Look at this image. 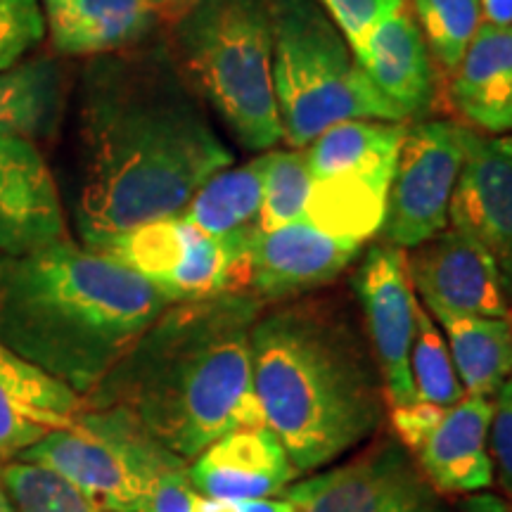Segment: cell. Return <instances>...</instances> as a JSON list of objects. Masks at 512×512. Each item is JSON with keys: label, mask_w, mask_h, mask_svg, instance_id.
<instances>
[{"label": "cell", "mask_w": 512, "mask_h": 512, "mask_svg": "<svg viewBox=\"0 0 512 512\" xmlns=\"http://www.w3.org/2000/svg\"><path fill=\"white\" fill-rule=\"evenodd\" d=\"M53 53L98 57L138 46L157 27L155 0H41Z\"/></svg>", "instance_id": "19"}, {"label": "cell", "mask_w": 512, "mask_h": 512, "mask_svg": "<svg viewBox=\"0 0 512 512\" xmlns=\"http://www.w3.org/2000/svg\"><path fill=\"white\" fill-rule=\"evenodd\" d=\"M192 233L195 228L183 216H169V219L143 223L124 235H117L98 247V252L112 256L119 264L159 287L183 264Z\"/></svg>", "instance_id": "25"}, {"label": "cell", "mask_w": 512, "mask_h": 512, "mask_svg": "<svg viewBox=\"0 0 512 512\" xmlns=\"http://www.w3.org/2000/svg\"><path fill=\"white\" fill-rule=\"evenodd\" d=\"M166 43L240 145L271 150L283 138L268 0H183Z\"/></svg>", "instance_id": "5"}, {"label": "cell", "mask_w": 512, "mask_h": 512, "mask_svg": "<svg viewBox=\"0 0 512 512\" xmlns=\"http://www.w3.org/2000/svg\"><path fill=\"white\" fill-rule=\"evenodd\" d=\"M351 50L370 86L392 102L403 119L430 105L434 95L432 57L411 12H394Z\"/></svg>", "instance_id": "18"}, {"label": "cell", "mask_w": 512, "mask_h": 512, "mask_svg": "<svg viewBox=\"0 0 512 512\" xmlns=\"http://www.w3.org/2000/svg\"><path fill=\"white\" fill-rule=\"evenodd\" d=\"M192 512H297V505L287 498H256V501H219V498H197Z\"/></svg>", "instance_id": "34"}, {"label": "cell", "mask_w": 512, "mask_h": 512, "mask_svg": "<svg viewBox=\"0 0 512 512\" xmlns=\"http://www.w3.org/2000/svg\"><path fill=\"white\" fill-rule=\"evenodd\" d=\"M0 256H3V254H0Z\"/></svg>", "instance_id": "39"}, {"label": "cell", "mask_w": 512, "mask_h": 512, "mask_svg": "<svg viewBox=\"0 0 512 512\" xmlns=\"http://www.w3.org/2000/svg\"><path fill=\"white\" fill-rule=\"evenodd\" d=\"M0 512H19L17 505L12 503V498L8 491H5V486L0 484Z\"/></svg>", "instance_id": "37"}, {"label": "cell", "mask_w": 512, "mask_h": 512, "mask_svg": "<svg viewBox=\"0 0 512 512\" xmlns=\"http://www.w3.org/2000/svg\"><path fill=\"white\" fill-rule=\"evenodd\" d=\"M448 221L494 256L512 299V136L508 133L491 136L467 128Z\"/></svg>", "instance_id": "12"}, {"label": "cell", "mask_w": 512, "mask_h": 512, "mask_svg": "<svg viewBox=\"0 0 512 512\" xmlns=\"http://www.w3.org/2000/svg\"><path fill=\"white\" fill-rule=\"evenodd\" d=\"M169 306L143 275L72 240L0 256V342L83 399Z\"/></svg>", "instance_id": "3"}, {"label": "cell", "mask_w": 512, "mask_h": 512, "mask_svg": "<svg viewBox=\"0 0 512 512\" xmlns=\"http://www.w3.org/2000/svg\"><path fill=\"white\" fill-rule=\"evenodd\" d=\"M273 24V86L287 145L302 150L351 119L403 121L370 86L354 50L318 0H268Z\"/></svg>", "instance_id": "6"}, {"label": "cell", "mask_w": 512, "mask_h": 512, "mask_svg": "<svg viewBox=\"0 0 512 512\" xmlns=\"http://www.w3.org/2000/svg\"><path fill=\"white\" fill-rule=\"evenodd\" d=\"M264 195V155L238 169H223L197 190L183 219L219 240L249 238L259 230Z\"/></svg>", "instance_id": "24"}, {"label": "cell", "mask_w": 512, "mask_h": 512, "mask_svg": "<svg viewBox=\"0 0 512 512\" xmlns=\"http://www.w3.org/2000/svg\"><path fill=\"white\" fill-rule=\"evenodd\" d=\"M444 413L446 408L437 406V403L418 399L413 403H403V406H392L389 422H392L396 439H399L413 456H418L422 446L427 444V439L432 437V432L437 430Z\"/></svg>", "instance_id": "32"}, {"label": "cell", "mask_w": 512, "mask_h": 512, "mask_svg": "<svg viewBox=\"0 0 512 512\" xmlns=\"http://www.w3.org/2000/svg\"><path fill=\"white\" fill-rule=\"evenodd\" d=\"M17 460L53 472L110 512H152L159 484L190 465L119 406H83Z\"/></svg>", "instance_id": "7"}, {"label": "cell", "mask_w": 512, "mask_h": 512, "mask_svg": "<svg viewBox=\"0 0 512 512\" xmlns=\"http://www.w3.org/2000/svg\"><path fill=\"white\" fill-rule=\"evenodd\" d=\"M0 484L19 512H110L88 501L81 491L53 472L24 460L0 465Z\"/></svg>", "instance_id": "29"}, {"label": "cell", "mask_w": 512, "mask_h": 512, "mask_svg": "<svg viewBox=\"0 0 512 512\" xmlns=\"http://www.w3.org/2000/svg\"><path fill=\"white\" fill-rule=\"evenodd\" d=\"M427 48L446 69H456L482 27L479 0H411Z\"/></svg>", "instance_id": "27"}, {"label": "cell", "mask_w": 512, "mask_h": 512, "mask_svg": "<svg viewBox=\"0 0 512 512\" xmlns=\"http://www.w3.org/2000/svg\"><path fill=\"white\" fill-rule=\"evenodd\" d=\"M451 102L467 124L491 136L512 131V24H482L453 69Z\"/></svg>", "instance_id": "21"}, {"label": "cell", "mask_w": 512, "mask_h": 512, "mask_svg": "<svg viewBox=\"0 0 512 512\" xmlns=\"http://www.w3.org/2000/svg\"><path fill=\"white\" fill-rule=\"evenodd\" d=\"M411 373L418 399L437 403L441 408H451L463 399L465 392L460 387L456 366H453L451 351L446 337L434 323V318L415 304V335L411 347Z\"/></svg>", "instance_id": "28"}, {"label": "cell", "mask_w": 512, "mask_h": 512, "mask_svg": "<svg viewBox=\"0 0 512 512\" xmlns=\"http://www.w3.org/2000/svg\"><path fill=\"white\" fill-rule=\"evenodd\" d=\"M354 290L366 313L370 349L380 368L389 406L418 401L411 373L418 299L403 249L389 242L370 247L354 275Z\"/></svg>", "instance_id": "11"}, {"label": "cell", "mask_w": 512, "mask_h": 512, "mask_svg": "<svg viewBox=\"0 0 512 512\" xmlns=\"http://www.w3.org/2000/svg\"><path fill=\"white\" fill-rule=\"evenodd\" d=\"M351 48L366 38L377 24L403 10V0H318Z\"/></svg>", "instance_id": "31"}, {"label": "cell", "mask_w": 512, "mask_h": 512, "mask_svg": "<svg viewBox=\"0 0 512 512\" xmlns=\"http://www.w3.org/2000/svg\"><path fill=\"white\" fill-rule=\"evenodd\" d=\"M259 316L261 299L252 292L171 304L83 406L126 408L192 463L228 432L266 425L252 375Z\"/></svg>", "instance_id": "2"}, {"label": "cell", "mask_w": 512, "mask_h": 512, "mask_svg": "<svg viewBox=\"0 0 512 512\" xmlns=\"http://www.w3.org/2000/svg\"><path fill=\"white\" fill-rule=\"evenodd\" d=\"M467 126L422 121L406 128L382 233L394 247H418L448 226V207L465 157Z\"/></svg>", "instance_id": "10"}, {"label": "cell", "mask_w": 512, "mask_h": 512, "mask_svg": "<svg viewBox=\"0 0 512 512\" xmlns=\"http://www.w3.org/2000/svg\"><path fill=\"white\" fill-rule=\"evenodd\" d=\"M46 38L41 0H0V74L24 62Z\"/></svg>", "instance_id": "30"}, {"label": "cell", "mask_w": 512, "mask_h": 512, "mask_svg": "<svg viewBox=\"0 0 512 512\" xmlns=\"http://www.w3.org/2000/svg\"><path fill=\"white\" fill-rule=\"evenodd\" d=\"M67 105V74L57 57H34L0 74V138L38 143L53 136Z\"/></svg>", "instance_id": "23"}, {"label": "cell", "mask_w": 512, "mask_h": 512, "mask_svg": "<svg viewBox=\"0 0 512 512\" xmlns=\"http://www.w3.org/2000/svg\"><path fill=\"white\" fill-rule=\"evenodd\" d=\"M280 496L297 505V512H460L392 437L323 475L290 484Z\"/></svg>", "instance_id": "9"}, {"label": "cell", "mask_w": 512, "mask_h": 512, "mask_svg": "<svg viewBox=\"0 0 512 512\" xmlns=\"http://www.w3.org/2000/svg\"><path fill=\"white\" fill-rule=\"evenodd\" d=\"M74 152V219L91 249L143 223L181 216L197 190L233 164L166 41L86 62Z\"/></svg>", "instance_id": "1"}, {"label": "cell", "mask_w": 512, "mask_h": 512, "mask_svg": "<svg viewBox=\"0 0 512 512\" xmlns=\"http://www.w3.org/2000/svg\"><path fill=\"white\" fill-rule=\"evenodd\" d=\"M408 273L427 309H446L470 316L512 318V299L505 290L494 256L456 228L441 230L413 247Z\"/></svg>", "instance_id": "13"}, {"label": "cell", "mask_w": 512, "mask_h": 512, "mask_svg": "<svg viewBox=\"0 0 512 512\" xmlns=\"http://www.w3.org/2000/svg\"><path fill=\"white\" fill-rule=\"evenodd\" d=\"M406 136L401 121L351 119L311 140V192L304 219L335 238H375L387 216L396 159Z\"/></svg>", "instance_id": "8"}, {"label": "cell", "mask_w": 512, "mask_h": 512, "mask_svg": "<svg viewBox=\"0 0 512 512\" xmlns=\"http://www.w3.org/2000/svg\"><path fill=\"white\" fill-rule=\"evenodd\" d=\"M496 396L489 430V453L494 460V475H498L503 491L512 498V377Z\"/></svg>", "instance_id": "33"}, {"label": "cell", "mask_w": 512, "mask_h": 512, "mask_svg": "<svg viewBox=\"0 0 512 512\" xmlns=\"http://www.w3.org/2000/svg\"><path fill=\"white\" fill-rule=\"evenodd\" d=\"M446 332V344L465 396L491 399L512 377V318L470 316L430 309Z\"/></svg>", "instance_id": "22"}, {"label": "cell", "mask_w": 512, "mask_h": 512, "mask_svg": "<svg viewBox=\"0 0 512 512\" xmlns=\"http://www.w3.org/2000/svg\"><path fill=\"white\" fill-rule=\"evenodd\" d=\"M252 375L264 422L299 475L366 444L389 406L373 349L325 302L287 304L259 316Z\"/></svg>", "instance_id": "4"}, {"label": "cell", "mask_w": 512, "mask_h": 512, "mask_svg": "<svg viewBox=\"0 0 512 512\" xmlns=\"http://www.w3.org/2000/svg\"><path fill=\"white\" fill-rule=\"evenodd\" d=\"M195 489L219 501L280 496L299 477L285 446L268 425L242 427L216 439L190 463Z\"/></svg>", "instance_id": "16"}, {"label": "cell", "mask_w": 512, "mask_h": 512, "mask_svg": "<svg viewBox=\"0 0 512 512\" xmlns=\"http://www.w3.org/2000/svg\"><path fill=\"white\" fill-rule=\"evenodd\" d=\"M460 512H512L510 505L494 494H477L458 505Z\"/></svg>", "instance_id": "36"}, {"label": "cell", "mask_w": 512, "mask_h": 512, "mask_svg": "<svg viewBox=\"0 0 512 512\" xmlns=\"http://www.w3.org/2000/svg\"><path fill=\"white\" fill-rule=\"evenodd\" d=\"M155 3L159 5V3H171V0H155Z\"/></svg>", "instance_id": "38"}, {"label": "cell", "mask_w": 512, "mask_h": 512, "mask_svg": "<svg viewBox=\"0 0 512 512\" xmlns=\"http://www.w3.org/2000/svg\"><path fill=\"white\" fill-rule=\"evenodd\" d=\"M69 240L57 181L41 147L0 138V254L22 256Z\"/></svg>", "instance_id": "14"}, {"label": "cell", "mask_w": 512, "mask_h": 512, "mask_svg": "<svg viewBox=\"0 0 512 512\" xmlns=\"http://www.w3.org/2000/svg\"><path fill=\"white\" fill-rule=\"evenodd\" d=\"M494 401L463 396L418 453V465L439 494H479L494 484L489 430Z\"/></svg>", "instance_id": "20"}, {"label": "cell", "mask_w": 512, "mask_h": 512, "mask_svg": "<svg viewBox=\"0 0 512 512\" xmlns=\"http://www.w3.org/2000/svg\"><path fill=\"white\" fill-rule=\"evenodd\" d=\"M479 5H482L486 24H496V27H510L512 24V0H479Z\"/></svg>", "instance_id": "35"}, {"label": "cell", "mask_w": 512, "mask_h": 512, "mask_svg": "<svg viewBox=\"0 0 512 512\" xmlns=\"http://www.w3.org/2000/svg\"><path fill=\"white\" fill-rule=\"evenodd\" d=\"M311 192L306 150H278L264 155V195H261L259 233L302 221Z\"/></svg>", "instance_id": "26"}, {"label": "cell", "mask_w": 512, "mask_h": 512, "mask_svg": "<svg viewBox=\"0 0 512 512\" xmlns=\"http://www.w3.org/2000/svg\"><path fill=\"white\" fill-rule=\"evenodd\" d=\"M81 408L79 392L0 342V465L67 427Z\"/></svg>", "instance_id": "17"}, {"label": "cell", "mask_w": 512, "mask_h": 512, "mask_svg": "<svg viewBox=\"0 0 512 512\" xmlns=\"http://www.w3.org/2000/svg\"><path fill=\"white\" fill-rule=\"evenodd\" d=\"M361 252V245L335 238L306 219L256 230L249 247V287L261 302H283L332 283Z\"/></svg>", "instance_id": "15"}]
</instances>
